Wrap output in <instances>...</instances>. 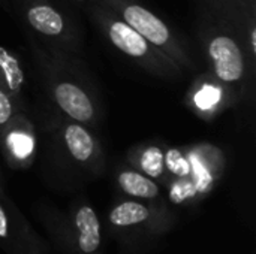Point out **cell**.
<instances>
[{"label": "cell", "instance_id": "1", "mask_svg": "<svg viewBox=\"0 0 256 254\" xmlns=\"http://www.w3.org/2000/svg\"><path fill=\"white\" fill-rule=\"evenodd\" d=\"M96 15L110 42L124 55L141 64L144 69L164 76H174L183 70L168 55H165L160 49L153 46L147 39L136 33L130 25L120 19L114 12L100 9Z\"/></svg>", "mask_w": 256, "mask_h": 254}, {"label": "cell", "instance_id": "2", "mask_svg": "<svg viewBox=\"0 0 256 254\" xmlns=\"http://www.w3.org/2000/svg\"><path fill=\"white\" fill-rule=\"evenodd\" d=\"M112 12L136 33L160 49L182 69L192 67V61L170 27L152 10L135 0H102Z\"/></svg>", "mask_w": 256, "mask_h": 254}, {"label": "cell", "instance_id": "3", "mask_svg": "<svg viewBox=\"0 0 256 254\" xmlns=\"http://www.w3.org/2000/svg\"><path fill=\"white\" fill-rule=\"evenodd\" d=\"M0 249L6 254H46L48 246L0 192Z\"/></svg>", "mask_w": 256, "mask_h": 254}, {"label": "cell", "instance_id": "4", "mask_svg": "<svg viewBox=\"0 0 256 254\" xmlns=\"http://www.w3.org/2000/svg\"><path fill=\"white\" fill-rule=\"evenodd\" d=\"M108 223L118 232H147L159 235L172 226L166 210L138 199L120 201L108 213Z\"/></svg>", "mask_w": 256, "mask_h": 254}, {"label": "cell", "instance_id": "5", "mask_svg": "<svg viewBox=\"0 0 256 254\" xmlns=\"http://www.w3.org/2000/svg\"><path fill=\"white\" fill-rule=\"evenodd\" d=\"M207 52L213 64L216 78L226 84L236 85L242 82L246 73L243 49L228 33L218 31L213 33L207 42Z\"/></svg>", "mask_w": 256, "mask_h": 254}, {"label": "cell", "instance_id": "6", "mask_svg": "<svg viewBox=\"0 0 256 254\" xmlns=\"http://www.w3.org/2000/svg\"><path fill=\"white\" fill-rule=\"evenodd\" d=\"M3 151L14 168H24L32 163L34 153V130L28 120L16 114L10 124L2 132Z\"/></svg>", "mask_w": 256, "mask_h": 254}, {"label": "cell", "instance_id": "7", "mask_svg": "<svg viewBox=\"0 0 256 254\" xmlns=\"http://www.w3.org/2000/svg\"><path fill=\"white\" fill-rule=\"evenodd\" d=\"M52 99L57 106L74 121L90 124L96 118V108L92 97L75 82L62 79L51 84Z\"/></svg>", "mask_w": 256, "mask_h": 254}, {"label": "cell", "instance_id": "8", "mask_svg": "<svg viewBox=\"0 0 256 254\" xmlns=\"http://www.w3.org/2000/svg\"><path fill=\"white\" fill-rule=\"evenodd\" d=\"M68 231V241L78 254H94L100 247V222L90 205H80L72 213Z\"/></svg>", "mask_w": 256, "mask_h": 254}, {"label": "cell", "instance_id": "9", "mask_svg": "<svg viewBox=\"0 0 256 254\" xmlns=\"http://www.w3.org/2000/svg\"><path fill=\"white\" fill-rule=\"evenodd\" d=\"M63 141L72 159L81 165L92 166L99 160V147L94 136L81 124L69 123L63 129Z\"/></svg>", "mask_w": 256, "mask_h": 254}, {"label": "cell", "instance_id": "10", "mask_svg": "<svg viewBox=\"0 0 256 254\" xmlns=\"http://www.w3.org/2000/svg\"><path fill=\"white\" fill-rule=\"evenodd\" d=\"M26 19L33 30L48 37L62 36L66 28V21L62 13L44 0L27 4Z\"/></svg>", "mask_w": 256, "mask_h": 254}, {"label": "cell", "instance_id": "11", "mask_svg": "<svg viewBox=\"0 0 256 254\" xmlns=\"http://www.w3.org/2000/svg\"><path fill=\"white\" fill-rule=\"evenodd\" d=\"M117 184L124 195L138 201L154 202L162 195L160 187L154 183V180L140 171H122L117 175Z\"/></svg>", "mask_w": 256, "mask_h": 254}, {"label": "cell", "instance_id": "12", "mask_svg": "<svg viewBox=\"0 0 256 254\" xmlns=\"http://www.w3.org/2000/svg\"><path fill=\"white\" fill-rule=\"evenodd\" d=\"M24 79V70L18 57L0 45V88L16 100L21 96Z\"/></svg>", "mask_w": 256, "mask_h": 254}, {"label": "cell", "instance_id": "13", "mask_svg": "<svg viewBox=\"0 0 256 254\" xmlns=\"http://www.w3.org/2000/svg\"><path fill=\"white\" fill-rule=\"evenodd\" d=\"M140 168L142 174L150 178H160L164 175V157L159 150L148 148L140 159Z\"/></svg>", "mask_w": 256, "mask_h": 254}, {"label": "cell", "instance_id": "14", "mask_svg": "<svg viewBox=\"0 0 256 254\" xmlns=\"http://www.w3.org/2000/svg\"><path fill=\"white\" fill-rule=\"evenodd\" d=\"M15 102L16 100H14L4 90L0 88V132H3L18 114Z\"/></svg>", "mask_w": 256, "mask_h": 254}, {"label": "cell", "instance_id": "15", "mask_svg": "<svg viewBox=\"0 0 256 254\" xmlns=\"http://www.w3.org/2000/svg\"><path fill=\"white\" fill-rule=\"evenodd\" d=\"M249 46H250V55L252 58H255L256 54V27L255 24L252 22L250 30H249Z\"/></svg>", "mask_w": 256, "mask_h": 254}, {"label": "cell", "instance_id": "16", "mask_svg": "<svg viewBox=\"0 0 256 254\" xmlns=\"http://www.w3.org/2000/svg\"><path fill=\"white\" fill-rule=\"evenodd\" d=\"M74 1H76V3H82V1H86V0H74Z\"/></svg>", "mask_w": 256, "mask_h": 254}, {"label": "cell", "instance_id": "17", "mask_svg": "<svg viewBox=\"0 0 256 254\" xmlns=\"http://www.w3.org/2000/svg\"><path fill=\"white\" fill-rule=\"evenodd\" d=\"M0 192H2V187H0Z\"/></svg>", "mask_w": 256, "mask_h": 254}, {"label": "cell", "instance_id": "18", "mask_svg": "<svg viewBox=\"0 0 256 254\" xmlns=\"http://www.w3.org/2000/svg\"><path fill=\"white\" fill-rule=\"evenodd\" d=\"M94 254H96V253H94Z\"/></svg>", "mask_w": 256, "mask_h": 254}]
</instances>
